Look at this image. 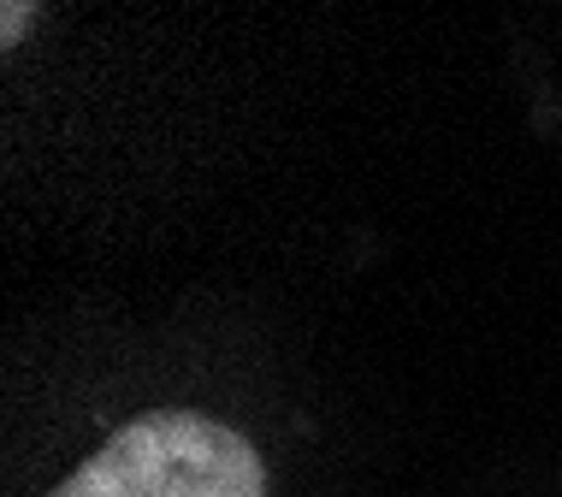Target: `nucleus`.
<instances>
[{
    "instance_id": "obj_1",
    "label": "nucleus",
    "mask_w": 562,
    "mask_h": 497,
    "mask_svg": "<svg viewBox=\"0 0 562 497\" xmlns=\"http://www.w3.org/2000/svg\"><path fill=\"white\" fill-rule=\"evenodd\" d=\"M54 497H267V468L232 427L160 409L101 444Z\"/></svg>"
}]
</instances>
